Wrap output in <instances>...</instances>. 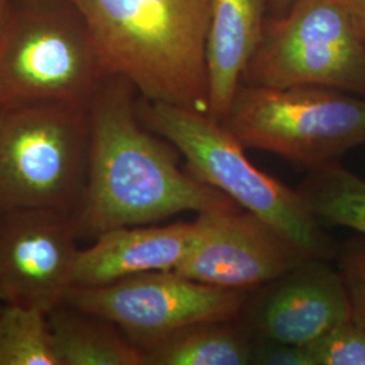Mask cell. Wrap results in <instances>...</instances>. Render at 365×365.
<instances>
[{
	"instance_id": "obj_7",
	"label": "cell",
	"mask_w": 365,
	"mask_h": 365,
	"mask_svg": "<svg viewBox=\"0 0 365 365\" xmlns=\"http://www.w3.org/2000/svg\"><path fill=\"white\" fill-rule=\"evenodd\" d=\"M242 83L318 86L365 96V39L349 0H297L265 24Z\"/></svg>"
},
{
	"instance_id": "obj_17",
	"label": "cell",
	"mask_w": 365,
	"mask_h": 365,
	"mask_svg": "<svg viewBox=\"0 0 365 365\" xmlns=\"http://www.w3.org/2000/svg\"><path fill=\"white\" fill-rule=\"evenodd\" d=\"M48 314L37 307L1 303L0 365H58Z\"/></svg>"
},
{
	"instance_id": "obj_1",
	"label": "cell",
	"mask_w": 365,
	"mask_h": 365,
	"mask_svg": "<svg viewBox=\"0 0 365 365\" xmlns=\"http://www.w3.org/2000/svg\"><path fill=\"white\" fill-rule=\"evenodd\" d=\"M137 90L108 75L88 107V170L76 212L78 235L152 225L185 211H237L240 205L179 165L178 149L141 122Z\"/></svg>"
},
{
	"instance_id": "obj_21",
	"label": "cell",
	"mask_w": 365,
	"mask_h": 365,
	"mask_svg": "<svg viewBox=\"0 0 365 365\" xmlns=\"http://www.w3.org/2000/svg\"><path fill=\"white\" fill-rule=\"evenodd\" d=\"M14 0H0V51L10 24Z\"/></svg>"
},
{
	"instance_id": "obj_16",
	"label": "cell",
	"mask_w": 365,
	"mask_h": 365,
	"mask_svg": "<svg viewBox=\"0 0 365 365\" xmlns=\"http://www.w3.org/2000/svg\"><path fill=\"white\" fill-rule=\"evenodd\" d=\"M300 194L319 222L365 237V180L339 163L310 170Z\"/></svg>"
},
{
	"instance_id": "obj_24",
	"label": "cell",
	"mask_w": 365,
	"mask_h": 365,
	"mask_svg": "<svg viewBox=\"0 0 365 365\" xmlns=\"http://www.w3.org/2000/svg\"><path fill=\"white\" fill-rule=\"evenodd\" d=\"M3 212H4V211H1V210H0V218H1V215H3Z\"/></svg>"
},
{
	"instance_id": "obj_9",
	"label": "cell",
	"mask_w": 365,
	"mask_h": 365,
	"mask_svg": "<svg viewBox=\"0 0 365 365\" xmlns=\"http://www.w3.org/2000/svg\"><path fill=\"white\" fill-rule=\"evenodd\" d=\"M78 223L52 210H13L0 218V303L46 313L75 286Z\"/></svg>"
},
{
	"instance_id": "obj_14",
	"label": "cell",
	"mask_w": 365,
	"mask_h": 365,
	"mask_svg": "<svg viewBox=\"0 0 365 365\" xmlns=\"http://www.w3.org/2000/svg\"><path fill=\"white\" fill-rule=\"evenodd\" d=\"M48 318L58 365H146L145 353L103 318L68 303Z\"/></svg>"
},
{
	"instance_id": "obj_18",
	"label": "cell",
	"mask_w": 365,
	"mask_h": 365,
	"mask_svg": "<svg viewBox=\"0 0 365 365\" xmlns=\"http://www.w3.org/2000/svg\"><path fill=\"white\" fill-rule=\"evenodd\" d=\"M312 365H365V327L352 318L306 345Z\"/></svg>"
},
{
	"instance_id": "obj_4",
	"label": "cell",
	"mask_w": 365,
	"mask_h": 365,
	"mask_svg": "<svg viewBox=\"0 0 365 365\" xmlns=\"http://www.w3.org/2000/svg\"><path fill=\"white\" fill-rule=\"evenodd\" d=\"M107 76L75 0H14L0 51V107H88Z\"/></svg>"
},
{
	"instance_id": "obj_11",
	"label": "cell",
	"mask_w": 365,
	"mask_h": 365,
	"mask_svg": "<svg viewBox=\"0 0 365 365\" xmlns=\"http://www.w3.org/2000/svg\"><path fill=\"white\" fill-rule=\"evenodd\" d=\"M241 317L253 339L306 346L352 314L341 272L312 257L265 284L252 303L248 298Z\"/></svg>"
},
{
	"instance_id": "obj_2",
	"label": "cell",
	"mask_w": 365,
	"mask_h": 365,
	"mask_svg": "<svg viewBox=\"0 0 365 365\" xmlns=\"http://www.w3.org/2000/svg\"><path fill=\"white\" fill-rule=\"evenodd\" d=\"M108 75L143 99L209 114L211 0H75Z\"/></svg>"
},
{
	"instance_id": "obj_8",
	"label": "cell",
	"mask_w": 365,
	"mask_h": 365,
	"mask_svg": "<svg viewBox=\"0 0 365 365\" xmlns=\"http://www.w3.org/2000/svg\"><path fill=\"white\" fill-rule=\"evenodd\" d=\"M248 294L175 271H152L103 286L73 287L64 303L111 322L145 353L185 327L240 319Z\"/></svg>"
},
{
	"instance_id": "obj_13",
	"label": "cell",
	"mask_w": 365,
	"mask_h": 365,
	"mask_svg": "<svg viewBox=\"0 0 365 365\" xmlns=\"http://www.w3.org/2000/svg\"><path fill=\"white\" fill-rule=\"evenodd\" d=\"M267 0H211L206 64L209 115L222 122L229 113L264 31Z\"/></svg>"
},
{
	"instance_id": "obj_12",
	"label": "cell",
	"mask_w": 365,
	"mask_h": 365,
	"mask_svg": "<svg viewBox=\"0 0 365 365\" xmlns=\"http://www.w3.org/2000/svg\"><path fill=\"white\" fill-rule=\"evenodd\" d=\"M200 233L197 220L119 227L80 248L73 287H95L133 274L173 271Z\"/></svg>"
},
{
	"instance_id": "obj_6",
	"label": "cell",
	"mask_w": 365,
	"mask_h": 365,
	"mask_svg": "<svg viewBox=\"0 0 365 365\" xmlns=\"http://www.w3.org/2000/svg\"><path fill=\"white\" fill-rule=\"evenodd\" d=\"M222 123L244 148L317 170L365 144V99L318 86L241 83Z\"/></svg>"
},
{
	"instance_id": "obj_5",
	"label": "cell",
	"mask_w": 365,
	"mask_h": 365,
	"mask_svg": "<svg viewBox=\"0 0 365 365\" xmlns=\"http://www.w3.org/2000/svg\"><path fill=\"white\" fill-rule=\"evenodd\" d=\"M88 107H0L1 211L52 210L76 217L88 170Z\"/></svg>"
},
{
	"instance_id": "obj_19",
	"label": "cell",
	"mask_w": 365,
	"mask_h": 365,
	"mask_svg": "<svg viewBox=\"0 0 365 365\" xmlns=\"http://www.w3.org/2000/svg\"><path fill=\"white\" fill-rule=\"evenodd\" d=\"M342 274L354 322L365 327V244H354L341 256Z\"/></svg>"
},
{
	"instance_id": "obj_23",
	"label": "cell",
	"mask_w": 365,
	"mask_h": 365,
	"mask_svg": "<svg viewBox=\"0 0 365 365\" xmlns=\"http://www.w3.org/2000/svg\"><path fill=\"white\" fill-rule=\"evenodd\" d=\"M267 1L271 4L274 10V18H279L287 13L297 0H267Z\"/></svg>"
},
{
	"instance_id": "obj_3",
	"label": "cell",
	"mask_w": 365,
	"mask_h": 365,
	"mask_svg": "<svg viewBox=\"0 0 365 365\" xmlns=\"http://www.w3.org/2000/svg\"><path fill=\"white\" fill-rule=\"evenodd\" d=\"M145 126L173 145L187 170L287 235L306 253L327 260L333 247L299 191L255 167L244 146L209 114L180 106L138 99Z\"/></svg>"
},
{
	"instance_id": "obj_15",
	"label": "cell",
	"mask_w": 365,
	"mask_h": 365,
	"mask_svg": "<svg viewBox=\"0 0 365 365\" xmlns=\"http://www.w3.org/2000/svg\"><path fill=\"white\" fill-rule=\"evenodd\" d=\"M253 337L240 319L185 327L145 352L146 365L252 364Z\"/></svg>"
},
{
	"instance_id": "obj_10",
	"label": "cell",
	"mask_w": 365,
	"mask_h": 365,
	"mask_svg": "<svg viewBox=\"0 0 365 365\" xmlns=\"http://www.w3.org/2000/svg\"><path fill=\"white\" fill-rule=\"evenodd\" d=\"M197 222L199 237L173 271L200 283L252 291L313 257L250 211L200 212Z\"/></svg>"
},
{
	"instance_id": "obj_22",
	"label": "cell",
	"mask_w": 365,
	"mask_h": 365,
	"mask_svg": "<svg viewBox=\"0 0 365 365\" xmlns=\"http://www.w3.org/2000/svg\"><path fill=\"white\" fill-rule=\"evenodd\" d=\"M352 7L353 18L360 34L365 39V0H349Z\"/></svg>"
},
{
	"instance_id": "obj_20",
	"label": "cell",
	"mask_w": 365,
	"mask_h": 365,
	"mask_svg": "<svg viewBox=\"0 0 365 365\" xmlns=\"http://www.w3.org/2000/svg\"><path fill=\"white\" fill-rule=\"evenodd\" d=\"M252 364L312 365L306 346L274 339H253Z\"/></svg>"
}]
</instances>
